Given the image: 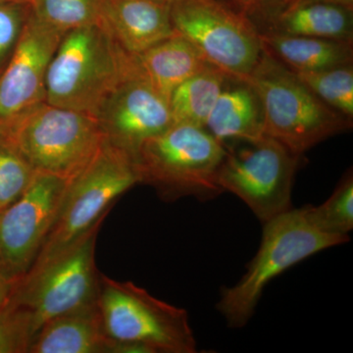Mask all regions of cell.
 Segmentation results:
<instances>
[{
    "label": "cell",
    "instance_id": "2e32d148",
    "mask_svg": "<svg viewBox=\"0 0 353 353\" xmlns=\"http://www.w3.org/2000/svg\"><path fill=\"white\" fill-rule=\"evenodd\" d=\"M114 353L99 299L50 320L32 338L28 353Z\"/></svg>",
    "mask_w": 353,
    "mask_h": 353
},
{
    "label": "cell",
    "instance_id": "1f68e13d",
    "mask_svg": "<svg viewBox=\"0 0 353 353\" xmlns=\"http://www.w3.org/2000/svg\"><path fill=\"white\" fill-rule=\"evenodd\" d=\"M165 1L171 2V0H165Z\"/></svg>",
    "mask_w": 353,
    "mask_h": 353
},
{
    "label": "cell",
    "instance_id": "e0dca14e",
    "mask_svg": "<svg viewBox=\"0 0 353 353\" xmlns=\"http://www.w3.org/2000/svg\"><path fill=\"white\" fill-rule=\"evenodd\" d=\"M204 129L221 143L255 141L265 136L261 104L248 83L228 79Z\"/></svg>",
    "mask_w": 353,
    "mask_h": 353
},
{
    "label": "cell",
    "instance_id": "83f0119b",
    "mask_svg": "<svg viewBox=\"0 0 353 353\" xmlns=\"http://www.w3.org/2000/svg\"><path fill=\"white\" fill-rule=\"evenodd\" d=\"M11 287L12 285L7 281V279L4 277L3 274L0 270V307H2L6 303L9 294H10Z\"/></svg>",
    "mask_w": 353,
    "mask_h": 353
},
{
    "label": "cell",
    "instance_id": "52a82bcc",
    "mask_svg": "<svg viewBox=\"0 0 353 353\" xmlns=\"http://www.w3.org/2000/svg\"><path fill=\"white\" fill-rule=\"evenodd\" d=\"M0 137L34 172L68 181L87 168L105 141L94 116L46 101L26 113Z\"/></svg>",
    "mask_w": 353,
    "mask_h": 353
},
{
    "label": "cell",
    "instance_id": "4dcf8cb0",
    "mask_svg": "<svg viewBox=\"0 0 353 353\" xmlns=\"http://www.w3.org/2000/svg\"><path fill=\"white\" fill-rule=\"evenodd\" d=\"M282 1H284V0H280V1L278 2V3H280V2H282Z\"/></svg>",
    "mask_w": 353,
    "mask_h": 353
},
{
    "label": "cell",
    "instance_id": "d4e9b609",
    "mask_svg": "<svg viewBox=\"0 0 353 353\" xmlns=\"http://www.w3.org/2000/svg\"><path fill=\"white\" fill-rule=\"evenodd\" d=\"M31 11L30 4L0 1V73L19 43Z\"/></svg>",
    "mask_w": 353,
    "mask_h": 353
},
{
    "label": "cell",
    "instance_id": "7402d4cb",
    "mask_svg": "<svg viewBox=\"0 0 353 353\" xmlns=\"http://www.w3.org/2000/svg\"><path fill=\"white\" fill-rule=\"evenodd\" d=\"M323 102L353 120V66L341 65L321 71L296 73Z\"/></svg>",
    "mask_w": 353,
    "mask_h": 353
},
{
    "label": "cell",
    "instance_id": "f546056e",
    "mask_svg": "<svg viewBox=\"0 0 353 353\" xmlns=\"http://www.w3.org/2000/svg\"><path fill=\"white\" fill-rule=\"evenodd\" d=\"M3 2H13V3H21V4H30L32 6L34 3V0H0Z\"/></svg>",
    "mask_w": 353,
    "mask_h": 353
},
{
    "label": "cell",
    "instance_id": "7c38bea8",
    "mask_svg": "<svg viewBox=\"0 0 353 353\" xmlns=\"http://www.w3.org/2000/svg\"><path fill=\"white\" fill-rule=\"evenodd\" d=\"M106 141L134 157L145 139L174 123L169 101L139 73L131 54L129 68L97 111Z\"/></svg>",
    "mask_w": 353,
    "mask_h": 353
},
{
    "label": "cell",
    "instance_id": "ba28073f",
    "mask_svg": "<svg viewBox=\"0 0 353 353\" xmlns=\"http://www.w3.org/2000/svg\"><path fill=\"white\" fill-rule=\"evenodd\" d=\"M102 223L11 287L6 303L27 315L32 338L50 320L99 299L101 273L95 264V250Z\"/></svg>",
    "mask_w": 353,
    "mask_h": 353
},
{
    "label": "cell",
    "instance_id": "30bf717a",
    "mask_svg": "<svg viewBox=\"0 0 353 353\" xmlns=\"http://www.w3.org/2000/svg\"><path fill=\"white\" fill-rule=\"evenodd\" d=\"M227 148L217 182L241 199L264 224L292 208V192L301 155L268 136Z\"/></svg>",
    "mask_w": 353,
    "mask_h": 353
},
{
    "label": "cell",
    "instance_id": "f1b7e54d",
    "mask_svg": "<svg viewBox=\"0 0 353 353\" xmlns=\"http://www.w3.org/2000/svg\"><path fill=\"white\" fill-rule=\"evenodd\" d=\"M285 1H289V0H284V1L280 2V3L278 4L284 3ZM314 1L324 2V3L334 4V6H345L350 7V8H353V0H314ZM278 4H276V6H278Z\"/></svg>",
    "mask_w": 353,
    "mask_h": 353
},
{
    "label": "cell",
    "instance_id": "9a60e30c",
    "mask_svg": "<svg viewBox=\"0 0 353 353\" xmlns=\"http://www.w3.org/2000/svg\"><path fill=\"white\" fill-rule=\"evenodd\" d=\"M102 22L129 54H139L176 34L170 2L165 0H106Z\"/></svg>",
    "mask_w": 353,
    "mask_h": 353
},
{
    "label": "cell",
    "instance_id": "277c9868",
    "mask_svg": "<svg viewBox=\"0 0 353 353\" xmlns=\"http://www.w3.org/2000/svg\"><path fill=\"white\" fill-rule=\"evenodd\" d=\"M130 60L103 22L65 32L48 66L46 101L95 117Z\"/></svg>",
    "mask_w": 353,
    "mask_h": 353
},
{
    "label": "cell",
    "instance_id": "4316f807",
    "mask_svg": "<svg viewBox=\"0 0 353 353\" xmlns=\"http://www.w3.org/2000/svg\"><path fill=\"white\" fill-rule=\"evenodd\" d=\"M230 6L248 14L250 18L263 13L276 6L280 0H223Z\"/></svg>",
    "mask_w": 353,
    "mask_h": 353
},
{
    "label": "cell",
    "instance_id": "4fadbf2b",
    "mask_svg": "<svg viewBox=\"0 0 353 353\" xmlns=\"http://www.w3.org/2000/svg\"><path fill=\"white\" fill-rule=\"evenodd\" d=\"M63 34L31 11L17 48L0 73V136L46 101L48 66Z\"/></svg>",
    "mask_w": 353,
    "mask_h": 353
},
{
    "label": "cell",
    "instance_id": "8992f818",
    "mask_svg": "<svg viewBox=\"0 0 353 353\" xmlns=\"http://www.w3.org/2000/svg\"><path fill=\"white\" fill-rule=\"evenodd\" d=\"M138 183L134 157L105 139L87 168L70 181L59 212L28 273L43 268L80 241L105 219L125 192Z\"/></svg>",
    "mask_w": 353,
    "mask_h": 353
},
{
    "label": "cell",
    "instance_id": "cb8c5ba5",
    "mask_svg": "<svg viewBox=\"0 0 353 353\" xmlns=\"http://www.w3.org/2000/svg\"><path fill=\"white\" fill-rule=\"evenodd\" d=\"M34 174L27 160L0 137V212L24 194Z\"/></svg>",
    "mask_w": 353,
    "mask_h": 353
},
{
    "label": "cell",
    "instance_id": "7a4b0ae2",
    "mask_svg": "<svg viewBox=\"0 0 353 353\" xmlns=\"http://www.w3.org/2000/svg\"><path fill=\"white\" fill-rule=\"evenodd\" d=\"M226 154L227 145L204 128L173 123L145 139L134 159L139 183L152 185L162 201H210L223 192L217 178Z\"/></svg>",
    "mask_w": 353,
    "mask_h": 353
},
{
    "label": "cell",
    "instance_id": "484cf974",
    "mask_svg": "<svg viewBox=\"0 0 353 353\" xmlns=\"http://www.w3.org/2000/svg\"><path fill=\"white\" fill-rule=\"evenodd\" d=\"M32 339L25 313L6 303L0 307V353H28Z\"/></svg>",
    "mask_w": 353,
    "mask_h": 353
},
{
    "label": "cell",
    "instance_id": "6da1fadb",
    "mask_svg": "<svg viewBox=\"0 0 353 353\" xmlns=\"http://www.w3.org/2000/svg\"><path fill=\"white\" fill-rule=\"evenodd\" d=\"M259 97L264 134L303 157L318 143L352 130L353 120L327 105L294 72L262 53L245 81Z\"/></svg>",
    "mask_w": 353,
    "mask_h": 353
},
{
    "label": "cell",
    "instance_id": "8fae6325",
    "mask_svg": "<svg viewBox=\"0 0 353 353\" xmlns=\"http://www.w3.org/2000/svg\"><path fill=\"white\" fill-rule=\"evenodd\" d=\"M69 183L36 172L24 194L0 212V270L11 285L24 277L38 257Z\"/></svg>",
    "mask_w": 353,
    "mask_h": 353
},
{
    "label": "cell",
    "instance_id": "5bb4252c",
    "mask_svg": "<svg viewBox=\"0 0 353 353\" xmlns=\"http://www.w3.org/2000/svg\"><path fill=\"white\" fill-rule=\"evenodd\" d=\"M259 32L353 43V8L289 0L250 18Z\"/></svg>",
    "mask_w": 353,
    "mask_h": 353
},
{
    "label": "cell",
    "instance_id": "3957f363",
    "mask_svg": "<svg viewBox=\"0 0 353 353\" xmlns=\"http://www.w3.org/2000/svg\"><path fill=\"white\" fill-rule=\"evenodd\" d=\"M348 241L350 236L325 233L316 226L309 215L308 205L276 216L264 223L256 254L239 282L222 290L216 308L228 326H245L273 279L316 253Z\"/></svg>",
    "mask_w": 353,
    "mask_h": 353
},
{
    "label": "cell",
    "instance_id": "ffe728a7",
    "mask_svg": "<svg viewBox=\"0 0 353 353\" xmlns=\"http://www.w3.org/2000/svg\"><path fill=\"white\" fill-rule=\"evenodd\" d=\"M228 79L220 69L208 65L181 83L169 99L174 123L204 128Z\"/></svg>",
    "mask_w": 353,
    "mask_h": 353
},
{
    "label": "cell",
    "instance_id": "9c48e42d",
    "mask_svg": "<svg viewBox=\"0 0 353 353\" xmlns=\"http://www.w3.org/2000/svg\"><path fill=\"white\" fill-rule=\"evenodd\" d=\"M172 25L209 65L245 81L259 61L260 32L248 14L223 0H171Z\"/></svg>",
    "mask_w": 353,
    "mask_h": 353
},
{
    "label": "cell",
    "instance_id": "44dd1931",
    "mask_svg": "<svg viewBox=\"0 0 353 353\" xmlns=\"http://www.w3.org/2000/svg\"><path fill=\"white\" fill-rule=\"evenodd\" d=\"M106 0H34L32 13L44 24L65 32L102 22Z\"/></svg>",
    "mask_w": 353,
    "mask_h": 353
},
{
    "label": "cell",
    "instance_id": "5b68a950",
    "mask_svg": "<svg viewBox=\"0 0 353 353\" xmlns=\"http://www.w3.org/2000/svg\"><path fill=\"white\" fill-rule=\"evenodd\" d=\"M99 305L114 353H196L185 309L160 301L132 282L101 273Z\"/></svg>",
    "mask_w": 353,
    "mask_h": 353
},
{
    "label": "cell",
    "instance_id": "ac0fdd59",
    "mask_svg": "<svg viewBox=\"0 0 353 353\" xmlns=\"http://www.w3.org/2000/svg\"><path fill=\"white\" fill-rule=\"evenodd\" d=\"M132 55L141 76L168 101L181 83L209 65L194 46L178 34Z\"/></svg>",
    "mask_w": 353,
    "mask_h": 353
},
{
    "label": "cell",
    "instance_id": "d6986e66",
    "mask_svg": "<svg viewBox=\"0 0 353 353\" xmlns=\"http://www.w3.org/2000/svg\"><path fill=\"white\" fill-rule=\"evenodd\" d=\"M259 32L265 52L294 73L321 71L353 61V43Z\"/></svg>",
    "mask_w": 353,
    "mask_h": 353
},
{
    "label": "cell",
    "instance_id": "603a6c76",
    "mask_svg": "<svg viewBox=\"0 0 353 353\" xmlns=\"http://www.w3.org/2000/svg\"><path fill=\"white\" fill-rule=\"evenodd\" d=\"M316 226L325 233L348 236L353 229V176L347 171L333 194L319 206L308 205Z\"/></svg>",
    "mask_w": 353,
    "mask_h": 353
}]
</instances>
